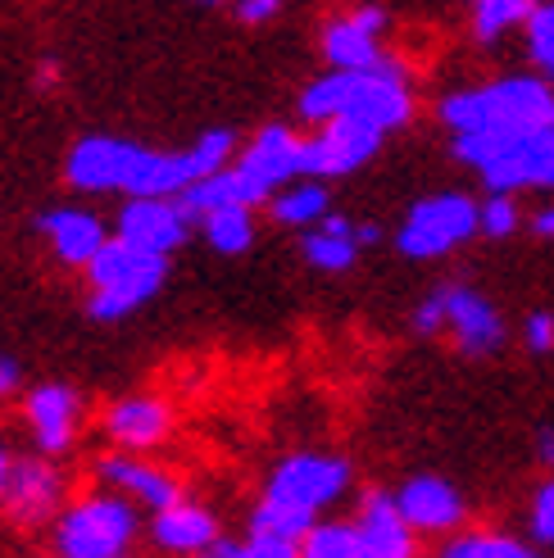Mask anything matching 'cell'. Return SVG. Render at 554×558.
<instances>
[{"label":"cell","mask_w":554,"mask_h":558,"mask_svg":"<svg viewBox=\"0 0 554 558\" xmlns=\"http://www.w3.org/2000/svg\"><path fill=\"white\" fill-rule=\"evenodd\" d=\"M518 228V209L509 201V191H495L491 201L482 205V232L486 236H509Z\"/></svg>","instance_id":"obj_29"},{"label":"cell","mask_w":554,"mask_h":558,"mask_svg":"<svg viewBox=\"0 0 554 558\" xmlns=\"http://www.w3.org/2000/svg\"><path fill=\"white\" fill-rule=\"evenodd\" d=\"M528 50H532V64L554 77V0H537L532 14H528Z\"/></svg>","instance_id":"obj_27"},{"label":"cell","mask_w":554,"mask_h":558,"mask_svg":"<svg viewBox=\"0 0 554 558\" xmlns=\"http://www.w3.org/2000/svg\"><path fill=\"white\" fill-rule=\"evenodd\" d=\"M300 545H304L300 554H310V558H364V541H359V526H341V522H332V526H310Z\"/></svg>","instance_id":"obj_24"},{"label":"cell","mask_w":554,"mask_h":558,"mask_svg":"<svg viewBox=\"0 0 554 558\" xmlns=\"http://www.w3.org/2000/svg\"><path fill=\"white\" fill-rule=\"evenodd\" d=\"M532 228H537V236H554V209H541Z\"/></svg>","instance_id":"obj_34"},{"label":"cell","mask_w":554,"mask_h":558,"mask_svg":"<svg viewBox=\"0 0 554 558\" xmlns=\"http://www.w3.org/2000/svg\"><path fill=\"white\" fill-rule=\"evenodd\" d=\"M191 214L173 195H128V205L119 209V236L150 250V255H173L186 241Z\"/></svg>","instance_id":"obj_9"},{"label":"cell","mask_w":554,"mask_h":558,"mask_svg":"<svg viewBox=\"0 0 554 558\" xmlns=\"http://www.w3.org/2000/svg\"><path fill=\"white\" fill-rule=\"evenodd\" d=\"M327 214V191L323 186H296L287 195L273 201V218L287 222V228H304V222H318Z\"/></svg>","instance_id":"obj_25"},{"label":"cell","mask_w":554,"mask_h":558,"mask_svg":"<svg viewBox=\"0 0 554 558\" xmlns=\"http://www.w3.org/2000/svg\"><path fill=\"white\" fill-rule=\"evenodd\" d=\"M96 477H100L109 490L128 495L132 505H142V509H150V513L169 509V505H178V499H182V486L169 477V472L155 468V463L132 459V454H105V459L96 463Z\"/></svg>","instance_id":"obj_12"},{"label":"cell","mask_w":554,"mask_h":558,"mask_svg":"<svg viewBox=\"0 0 554 558\" xmlns=\"http://www.w3.org/2000/svg\"><path fill=\"white\" fill-rule=\"evenodd\" d=\"M232 132L214 128L178 155L123 142V136H82L64 159V178L77 191H123V195H178L196 178L224 169L232 155Z\"/></svg>","instance_id":"obj_1"},{"label":"cell","mask_w":554,"mask_h":558,"mask_svg":"<svg viewBox=\"0 0 554 558\" xmlns=\"http://www.w3.org/2000/svg\"><path fill=\"white\" fill-rule=\"evenodd\" d=\"M10 463H14V459L5 454V445H0V486H5V477H10Z\"/></svg>","instance_id":"obj_35"},{"label":"cell","mask_w":554,"mask_h":558,"mask_svg":"<svg viewBox=\"0 0 554 558\" xmlns=\"http://www.w3.org/2000/svg\"><path fill=\"white\" fill-rule=\"evenodd\" d=\"M169 427H173V413L155 396H123L105 409V436L119 450H155L169 436Z\"/></svg>","instance_id":"obj_15"},{"label":"cell","mask_w":554,"mask_h":558,"mask_svg":"<svg viewBox=\"0 0 554 558\" xmlns=\"http://www.w3.org/2000/svg\"><path fill=\"white\" fill-rule=\"evenodd\" d=\"M436 295H441V314H446V327H441V331H455L459 350H468V354L501 350L505 323H501V314H495L482 295L463 291V287H441Z\"/></svg>","instance_id":"obj_13"},{"label":"cell","mask_w":554,"mask_h":558,"mask_svg":"<svg viewBox=\"0 0 554 558\" xmlns=\"http://www.w3.org/2000/svg\"><path fill=\"white\" fill-rule=\"evenodd\" d=\"M359 255V236H354V222L350 218H318V228L304 236V259L314 268L327 272H341L350 268Z\"/></svg>","instance_id":"obj_21"},{"label":"cell","mask_w":554,"mask_h":558,"mask_svg":"<svg viewBox=\"0 0 554 558\" xmlns=\"http://www.w3.org/2000/svg\"><path fill=\"white\" fill-rule=\"evenodd\" d=\"M491 191H514V186H554V123L532 128L514 136V146L491 159L482 169Z\"/></svg>","instance_id":"obj_10"},{"label":"cell","mask_w":554,"mask_h":558,"mask_svg":"<svg viewBox=\"0 0 554 558\" xmlns=\"http://www.w3.org/2000/svg\"><path fill=\"white\" fill-rule=\"evenodd\" d=\"M164 277H169V255H150V250L123 236H109L87 264V282H92L87 314L96 323H123L164 287Z\"/></svg>","instance_id":"obj_3"},{"label":"cell","mask_w":554,"mask_h":558,"mask_svg":"<svg viewBox=\"0 0 554 558\" xmlns=\"http://www.w3.org/2000/svg\"><path fill=\"white\" fill-rule=\"evenodd\" d=\"M382 10L364 5V10H354L346 19H337L327 27V37H323V50H327V60L332 69H369L377 64V33H382Z\"/></svg>","instance_id":"obj_17"},{"label":"cell","mask_w":554,"mask_h":558,"mask_svg":"<svg viewBox=\"0 0 554 558\" xmlns=\"http://www.w3.org/2000/svg\"><path fill=\"white\" fill-rule=\"evenodd\" d=\"M396 505L409 518V526H423V532H441V526H455L463 518L459 490L450 482H441V477H413L396 495Z\"/></svg>","instance_id":"obj_20"},{"label":"cell","mask_w":554,"mask_h":558,"mask_svg":"<svg viewBox=\"0 0 554 558\" xmlns=\"http://www.w3.org/2000/svg\"><path fill=\"white\" fill-rule=\"evenodd\" d=\"M341 114H354L382 132H392L409 119V92H405V77L400 69L392 64H369V69H354V92H350V105Z\"/></svg>","instance_id":"obj_11"},{"label":"cell","mask_w":554,"mask_h":558,"mask_svg":"<svg viewBox=\"0 0 554 558\" xmlns=\"http://www.w3.org/2000/svg\"><path fill=\"white\" fill-rule=\"evenodd\" d=\"M19 386H23V368H19V359L0 354V400L19 396Z\"/></svg>","instance_id":"obj_33"},{"label":"cell","mask_w":554,"mask_h":558,"mask_svg":"<svg viewBox=\"0 0 554 558\" xmlns=\"http://www.w3.org/2000/svg\"><path fill=\"white\" fill-rule=\"evenodd\" d=\"M350 482V468L341 459L296 454L273 472L264 490V505L255 513L251 541L237 545V558H291L300 554L304 532L314 526V513L332 505Z\"/></svg>","instance_id":"obj_2"},{"label":"cell","mask_w":554,"mask_h":558,"mask_svg":"<svg viewBox=\"0 0 554 558\" xmlns=\"http://www.w3.org/2000/svg\"><path fill=\"white\" fill-rule=\"evenodd\" d=\"M532 5H537V0H478V23H473L478 37L482 41H495L501 33H509V27L528 23Z\"/></svg>","instance_id":"obj_26"},{"label":"cell","mask_w":554,"mask_h":558,"mask_svg":"<svg viewBox=\"0 0 554 558\" xmlns=\"http://www.w3.org/2000/svg\"><path fill=\"white\" fill-rule=\"evenodd\" d=\"M150 541H155L159 549H169V554H201V549H209V545L218 541V522H214L209 509L178 499V505H169V509L155 513Z\"/></svg>","instance_id":"obj_18"},{"label":"cell","mask_w":554,"mask_h":558,"mask_svg":"<svg viewBox=\"0 0 554 558\" xmlns=\"http://www.w3.org/2000/svg\"><path fill=\"white\" fill-rule=\"evenodd\" d=\"M205 228V241L218 250V255H241L251 250L255 241V218H251V205H228V209H209L201 218Z\"/></svg>","instance_id":"obj_22"},{"label":"cell","mask_w":554,"mask_h":558,"mask_svg":"<svg viewBox=\"0 0 554 558\" xmlns=\"http://www.w3.org/2000/svg\"><path fill=\"white\" fill-rule=\"evenodd\" d=\"M478 228H482V209L468 195H432V201H419L409 209L396 245L409 259H432L463 245Z\"/></svg>","instance_id":"obj_6"},{"label":"cell","mask_w":554,"mask_h":558,"mask_svg":"<svg viewBox=\"0 0 554 558\" xmlns=\"http://www.w3.org/2000/svg\"><path fill=\"white\" fill-rule=\"evenodd\" d=\"M201 5H224V0H201Z\"/></svg>","instance_id":"obj_36"},{"label":"cell","mask_w":554,"mask_h":558,"mask_svg":"<svg viewBox=\"0 0 554 558\" xmlns=\"http://www.w3.org/2000/svg\"><path fill=\"white\" fill-rule=\"evenodd\" d=\"M350 92H354V69H337V73H327V77H318L314 87L300 96V114L310 119V123H327V119H337L341 109L350 105Z\"/></svg>","instance_id":"obj_23"},{"label":"cell","mask_w":554,"mask_h":558,"mask_svg":"<svg viewBox=\"0 0 554 558\" xmlns=\"http://www.w3.org/2000/svg\"><path fill=\"white\" fill-rule=\"evenodd\" d=\"M441 119L455 132H532L554 123V96L541 77H505L495 87L446 96Z\"/></svg>","instance_id":"obj_4"},{"label":"cell","mask_w":554,"mask_h":558,"mask_svg":"<svg viewBox=\"0 0 554 558\" xmlns=\"http://www.w3.org/2000/svg\"><path fill=\"white\" fill-rule=\"evenodd\" d=\"M23 423L33 436L37 454H64L77 440V423H82V400L77 390L64 381H41L23 396Z\"/></svg>","instance_id":"obj_8"},{"label":"cell","mask_w":554,"mask_h":558,"mask_svg":"<svg viewBox=\"0 0 554 558\" xmlns=\"http://www.w3.org/2000/svg\"><path fill=\"white\" fill-rule=\"evenodd\" d=\"M277 10H282V0H241L237 19H241V23H268Z\"/></svg>","instance_id":"obj_32"},{"label":"cell","mask_w":554,"mask_h":558,"mask_svg":"<svg viewBox=\"0 0 554 558\" xmlns=\"http://www.w3.org/2000/svg\"><path fill=\"white\" fill-rule=\"evenodd\" d=\"M136 541V505L128 495H87L55 518V554L123 558Z\"/></svg>","instance_id":"obj_5"},{"label":"cell","mask_w":554,"mask_h":558,"mask_svg":"<svg viewBox=\"0 0 554 558\" xmlns=\"http://www.w3.org/2000/svg\"><path fill=\"white\" fill-rule=\"evenodd\" d=\"M0 509L23 532H37V526L55 522L64 509V477L60 468L50 463V454H33V459H14L10 477L0 486Z\"/></svg>","instance_id":"obj_7"},{"label":"cell","mask_w":554,"mask_h":558,"mask_svg":"<svg viewBox=\"0 0 554 558\" xmlns=\"http://www.w3.org/2000/svg\"><path fill=\"white\" fill-rule=\"evenodd\" d=\"M532 532H537V541H545V545H554V482L537 495V509H532Z\"/></svg>","instance_id":"obj_30"},{"label":"cell","mask_w":554,"mask_h":558,"mask_svg":"<svg viewBox=\"0 0 554 558\" xmlns=\"http://www.w3.org/2000/svg\"><path fill=\"white\" fill-rule=\"evenodd\" d=\"M237 169H241L245 182H251V186L264 195V201H268L273 186H282L287 178L300 173V136H296L291 128H282V123L264 128L255 142H251V150L241 155Z\"/></svg>","instance_id":"obj_16"},{"label":"cell","mask_w":554,"mask_h":558,"mask_svg":"<svg viewBox=\"0 0 554 558\" xmlns=\"http://www.w3.org/2000/svg\"><path fill=\"white\" fill-rule=\"evenodd\" d=\"M359 541H364V558H405L413 554V526L392 495H369Z\"/></svg>","instance_id":"obj_19"},{"label":"cell","mask_w":554,"mask_h":558,"mask_svg":"<svg viewBox=\"0 0 554 558\" xmlns=\"http://www.w3.org/2000/svg\"><path fill=\"white\" fill-rule=\"evenodd\" d=\"M37 232L50 241L55 259L69 264V268H87L96 259V250L109 241L105 236V222L92 209H77V205H60V209H46L37 218Z\"/></svg>","instance_id":"obj_14"},{"label":"cell","mask_w":554,"mask_h":558,"mask_svg":"<svg viewBox=\"0 0 554 558\" xmlns=\"http://www.w3.org/2000/svg\"><path fill=\"white\" fill-rule=\"evenodd\" d=\"M446 554L450 558H528L532 549H522L518 541H505V536H463V541H450Z\"/></svg>","instance_id":"obj_28"},{"label":"cell","mask_w":554,"mask_h":558,"mask_svg":"<svg viewBox=\"0 0 554 558\" xmlns=\"http://www.w3.org/2000/svg\"><path fill=\"white\" fill-rule=\"evenodd\" d=\"M528 345H532L537 354L554 350V318H550V314H532V318H528Z\"/></svg>","instance_id":"obj_31"}]
</instances>
